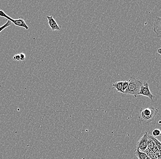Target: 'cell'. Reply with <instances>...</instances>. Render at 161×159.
Masks as SVG:
<instances>
[{"label": "cell", "instance_id": "1", "mask_svg": "<svg viewBox=\"0 0 161 159\" xmlns=\"http://www.w3.org/2000/svg\"><path fill=\"white\" fill-rule=\"evenodd\" d=\"M158 113V110L153 106L148 108L141 109L139 120L141 123L148 124L151 123L154 120L156 115Z\"/></svg>", "mask_w": 161, "mask_h": 159}, {"label": "cell", "instance_id": "2", "mask_svg": "<svg viewBox=\"0 0 161 159\" xmlns=\"http://www.w3.org/2000/svg\"><path fill=\"white\" fill-rule=\"evenodd\" d=\"M129 83L124 94L134 95L135 97L138 95L142 82L140 80L136 79L134 77H131L129 79Z\"/></svg>", "mask_w": 161, "mask_h": 159}, {"label": "cell", "instance_id": "3", "mask_svg": "<svg viewBox=\"0 0 161 159\" xmlns=\"http://www.w3.org/2000/svg\"><path fill=\"white\" fill-rule=\"evenodd\" d=\"M0 17L7 19L16 26L22 27V28H24L26 30H29V26H27V24L25 23V21L23 19H18V20H13L12 18L9 17L8 15L6 14L4 11L3 10H0Z\"/></svg>", "mask_w": 161, "mask_h": 159}, {"label": "cell", "instance_id": "4", "mask_svg": "<svg viewBox=\"0 0 161 159\" xmlns=\"http://www.w3.org/2000/svg\"><path fill=\"white\" fill-rule=\"evenodd\" d=\"M148 133L147 132L145 133L143 135L140 139L139 140L137 143V149L140 151L144 152L147 148L148 147Z\"/></svg>", "mask_w": 161, "mask_h": 159}, {"label": "cell", "instance_id": "5", "mask_svg": "<svg viewBox=\"0 0 161 159\" xmlns=\"http://www.w3.org/2000/svg\"><path fill=\"white\" fill-rule=\"evenodd\" d=\"M138 95H143V96L147 97L152 100L153 99L154 96L150 90L149 86L147 82H145L144 84H142L140 88V90L139 93Z\"/></svg>", "mask_w": 161, "mask_h": 159}, {"label": "cell", "instance_id": "6", "mask_svg": "<svg viewBox=\"0 0 161 159\" xmlns=\"http://www.w3.org/2000/svg\"><path fill=\"white\" fill-rule=\"evenodd\" d=\"M153 30L157 37H161V18L156 16L153 26Z\"/></svg>", "mask_w": 161, "mask_h": 159}, {"label": "cell", "instance_id": "7", "mask_svg": "<svg viewBox=\"0 0 161 159\" xmlns=\"http://www.w3.org/2000/svg\"><path fill=\"white\" fill-rule=\"evenodd\" d=\"M46 18L48 20V24H49L50 28H51L52 31H60L61 27L57 24V22L55 20V19L53 18V16H47Z\"/></svg>", "mask_w": 161, "mask_h": 159}, {"label": "cell", "instance_id": "8", "mask_svg": "<svg viewBox=\"0 0 161 159\" xmlns=\"http://www.w3.org/2000/svg\"><path fill=\"white\" fill-rule=\"evenodd\" d=\"M134 154L138 159H150L147 154L140 151L138 149L135 150Z\"/></svg>", "mask_w": 161, "mask_h": 159}, {"label": "cell", "instance_id": "9", "mask_svg": "<svg viewBox=\"0 0 161 159\" xmlns=\"http://www.w3.org/2000/svg\"><path fill=\"white\" fill-rule=\"evenodd\" d=\"M148 139H151L153 140V141L154 143L155 144L156 146H157L158 150L161 153V142H160L156 138L153 136L152 135H151L148 134Z\"/></svg>", "mask_w": 161, "mask_h": 159}, {"label": "cell", "instance_id": "10", "mask_svg": "<svg viewBox=\"0 0 161 159\" xmlns=\"http://www.w3.org/2000/svg\"><path fill=\"white\" fill-rule=\"evenodd\" d=\"M122 83L123 81H119V82H117L115 83H113L112 85V87L116 89L118 92L122 93Z\"/></svg>", "mask_w": 161, "mask_h": 159}, {"label": "cell", "instance_id": "11", "mask_svg": "<svg viewBox=\"0 0 161 159\" xmlns=\"http://www.w3.org/2000/svg\"><path fill=\"white\" fill-rule=\"evenodd\" d=\"M144 152L147 154V156L150 159H158L155 154L148 148L146 149V150Z\"/></svg>", "mask_w": 161, "mask_h": 159}, {"label": "cell", "instance_id": "12", "mask_svg": "<svg viewBox=\"0 0 161 159\" xmlns=\"http://www.w3.org/2000/svg\"><path fill=\"white\" fill-rule=\"evenodd\" d=\"M155 145V144L153 141V140L148 139V148L149 149L151 150L152 151Z\"/></svg>", "mask_w": 161, "mask_h": 159}, {"label": "cell", "instance_id": "13", "mask_svg": "<svg viewBox=\"0 0 161 159\" xmlns=\"http://www.w3.org/2000/svg\"><path fill=\"white\" fill-rule=\"evenodd\" d=\"M11 25H12L11 22H10V21L9 20L7 21V23H6L4 25L0 27V33L3 31V30H4L5 29L8 28V27H9Z\"/></svg>", "mask_w": 161, "mask_h": 159}, {"label": "cell", "instance_id": "14", "mask_svg": "<svg viewBox=\"0 0 161 159\" xmlns=\"http://www.w3.org/2000/svg\"><path fill=\"white\" fill-rule=\"evenodd\" d=\"M152 133L153 135L152 136L156 138V137L161 135V131L159 129H155L153 131Z\"/></svg>", "mask_w": 161, "mask_h": 159}, {"label": "cell", "instance_id": "15", "mask_svg": "<svg viewBox=\"0 0 161 159\" xmlns=\"http://www.w3.org/2000/svg\"><path fill=\"white\" fill-rule=\"evenodd\" d=\"M129 83V81H123L122 91L123 92V93H124L126 89L127 88Z\"/></svg>", "mask_w": 161, "mask_h": 159}, {"label": "cell", "instance_id": "16", "mask_svg": "<svg viewBox=\"0 0 161 159\" xmlns=\"http://www.w3.org/2000/svg\"><path fill=\"white\" fill-rule=\"evenodd\" d=\"M13 60L14 61H20V54H16L13 57Z\"/></svg>", "mask_w": 161, "mask_h": 159}, {"label": "cell", "instance_id": "17", "mask_svg": "<svg viewBox=\"0 0 161 159\" xmlns=\"http://www.w3.org/2000/svg\"><path fill=\"white\" fill-rule=\"evenodd\" d=\"M158 159H161V153L158 150L155 153Z\"/></svg>", "mask_w": 161, "mask_h": 159}, {"label": "cell", "instance_id": "18", "mask_svg": "<svg viewBox=\"0 0 161 159\" xmlns=\"http://www.w3.org/2000/svg\"><path fill=\"white\" fill-rule=\"evenodd\" d=\"M20 61H24L26 59V55L24 53L20 54Z\"/></svg>", "mask_w": 161, "mask_h": 159}, {"label": "cell", "instance_id": "19", "mask_svg": "<svg viewBox=\"0 0 161 159\" xmlns=\"http://www.w3.org/2000/svg\"><path fill=\"white\" fill-rule=\"evenodd\" d=\"M157 52L159 54L161 55V48H159L158 49V51H157Z\"/></svg>", "mask_w": 161, "mask_h": 159}]
</instances>
